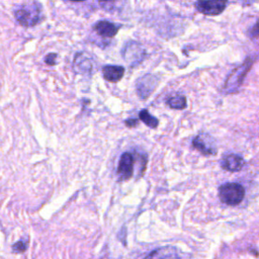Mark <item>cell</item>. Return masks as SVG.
I'll return each mask as SVG.
<instances>
[{
    "instance_id": "obj_12",
    "label": "cell",
    "mask_w": 259,
    "mask_h": 259,
    "mask_svg": "<svg viewBox=\"0 0 259 259\" xmlns=\"http://www.w3.org/2000/svg\"><path fill=\"white\" fill-rule=\"evenodd\" d=\"M74 68L81 73H90L92 70V64L89 58L83 56V54H77L74 60Z\"/></svg>"
},
{
    "instance_id": "obj_3",
    "label": "cell",
    "mask_w": 259,
    "mask_h": 259,
    "mask_svg": "<svg viewBox=\"0 0 259 259\" xmlns=\"http://www.w3.org/2000/svg\"><path fill=\"white\" fill-rule=\"evenodd\" d=\"M245 196V188L237 182H227L220 186L219 197L227 205H238Z\"/></svg>"
},
{
    "instance_id": "obj_15",
    "label": "cell",
    "mask_w": 259,
    "mask_h": 259,
    "mask_svg": "<svg viewBox=\"0 0 259 259\" xmlns=\"http://www.w3.org/2000/svg\"><path fill=\"white\" fill-rule=\"evenodd\" d=\"M57 57H58V55L55 54V53L48 54V55L45 57V62H46V64H48V65H50V66H54V65L56 64Z\"/></svg>"
},
{
    "instance_id": "obj_14",
    "label": "cell",
    "mask_w": 259,
    "mask_h": 259,
    "mask_svg": "<svg viewBox=\"0 0 259 259\" xmlns=\"http://www.w3.org/2000/svg\"><path fill=\"white\" fill-rule=\"evenodd\" d=\"M139 117L140 119L146 124L148 125L149 127H152V128H156L159 124V120L157 117L153 116L147 109H142L139 113Z\"/></svg>"
},
{
    "instance_id": "obj_9",
    "label": "cell",
    "mask_w": 259,
    "mask_h": 259,
    "mask_svg": "<svg viewBox=\"0 0 259 259\" xmlns=\"http://www.w3.org/2000/svg\"><path fill=\"white\" fill-rule=\"evenodd\" d=\"M245 165L244 159L236 154L226 155L221 161V167L230 172H238Z\"/></svg>"
},
{
    "instance_id": "obj_11",
    "label": "cell",
    "mask_w": 259,
    "mask_h": 259,
    "mask_svg": "<svg viewBox=\"0 0 259 259\" xmlns=\"http://www.w3.org/2000/svg\"><path fill=\"white\" fill-rule=\"evenodd\" d=\"M124 74V68L116 65H106L102 67L103 78L108 82L119 81Z\"/></svg>"
},
{
    "instance_id": "obj_7",
    "label": "cell",
    "mask_w": 259,
    "mask_h": 259,
    "mask_svg": "<svg viewBox=\"0 0 259 259\" xmlns=\"http://www.w3.org/2000/svg\"><path fill=\"white\" fill-rule=\"evenodd\" d=\"M159 83V78L152 74L142 76L137 80V93L142 99H147L155 90Z\"/></svg>"
},
{
    "instance_id": "obj_6",
    "label": "cell",
    "mask_w": 259,
    "mask_h": 259,
    "mask_svg": "<svg viewBox=\"0 0 259 259\" xmlns=\"http://www.w3.org/2000/svg\"><path fill=\"white\" fill-rule=\"evenodd\" d=\"M227 5L228 0H197L194 4L196 10L204 15H219Z\"/></svg>"
},
{
    "instance_id": "obj_8",
    "label": "cell",
    "mask_w": 259,
    "mask_h": 259,
    "mask_svg": "<svg viewBox=\"0 0 259 259\" xmlns=\"http://www.w3.org/2000/svg\"><path fill=\"white\" fill-rule=\"evenodd\" d=\"M134 165H135V158L132 153L124 152L118 161L117 165V176L120 180H127L132 178L134 174Z\"/></svg>"
},
{
    "instance_id": "obj_13",
    "label": "cell",
    "mask_w": 259,
    "mask_h": 259,
    "mask_svg": "<svg viewBox=\"0 0 259 259\" xmlns=\"http://www.w3.org/2000/svg\"><path fill=\"white\" fill-rule=\"evenodd\" d=\"M167 105L172 109H184L187 104L186 97L182 94H175L171 95L166 100Z\"/></svg>"
},
{
    "instance_id": "obj_18",
    "label": "cell",
    "mask_w": 259,
    "mask_h": 259,
    "mask_svg": "<svg viewBox=\"0 0 259 259\" xmlns=\"http://www.w3.org/2000/svg\"><path fill=\"white\" fill-rule=\"evenodd\" d=\"M73 2H82V1H85V0H71Z\"/></svg>"
},
{
    "instance_id": "obj_5",
    "label": "cell",
    "mask_w": 259,
    "mask_h": 259,
    "mask_svg": "<svg viewBox=\"0 0 259 259\" xmlns=\"http://www.w3.org/2000/svg\"><path fill=\"white\" fill-rule=\"evenodd\" d=\"M121 54L124 61L131 66H136L140 64L146 57L145 49L136 41H128L124 46Z\"/></svg>"
},
{
    "instance_id": "obj_17",
    "label": "cell",
    "mask_w": 259,
    "mask_h": 259,
    "mask_svg": "<svg viewBox=\"0 0 259 259\" xmlns=\"http://www.w3.org/2000/svg\"><path fill=\"white\" fill-rule=\"evenodd\" d=\"M124 123L128 127H135L138 124V119L137 118H127L124 120Z\"/></svg>"
},
{
    "instance_id": "obj_2",
    "label": "cell",
    "mask_w": 259,
    "mask_h": 259,
    "mask_svg": "<svg viewBox=\"0 0 259 259\" xmlns=\"http://www.w3.org/2000/svg\"><path fill=\"white\" fill-rule=\"evenodd\" d=\"M254 61H255V59L250 57L244 62V64L235 68L231 72V74L228 76V78L225 82V86H224V90L226 93L231 94V93H235L239 90L240 86L242 85V83L245 79V76L251 69Z\"/></svg>"
},
{
    "instance_id": "obj_19",
    "label": "cell",
    "mask_w": 259,
    "mask_h": 259,
    "mask_svg": "<svg viewBox=\"0 0 259 259\" xmlns=\"http://www.w3.org/2000/svg\"><path fill=\"white\" fill-rule=\"evenodd\" d=\"M100 1H112V0H100Z\"/></svg>"
},
{
    "instance_id": "obj_16",
    "label": "cell",
    "mask_w": 259,
    "mask_h": 259,
    "mask_svg": "<svg viewBox=\"0 0 259 259\" xmlns=\"http://www.w3.org/2000/svg\"><path fill=\"white\" fill-rule=\"evenodd\" d=\"M27 248V245L25 242H22V241H18L17 243H15L13 245V250L15 252H24Z\"/></svg>"
},
{
    "instance_id": "obj_4",
    "label": "cell",
    "mask_w": 259,
    "mask_h": 259,
    "mask_svg": "<svg viewBox=\"0 0 259 259\" xmlns=\"http://www.w3.org/2000/svg\"><path fill=\"white\" fill-rule=\"evenodd\" d=\"M192 147L205 156L215 155L218 153L214 139L210 135L205 133H200L193 138Z\"/></svg>"
},
{
    "instance_id": "obj_10",
    "label": "cell",
    "mask_w": 259,
    "mask_h": 259,
    "mask_svg": "<svg viewBox=\"0 0 259 259\" xmlns=\"http://www.w3.org/2000/svg\"><path fill=\"white\" fill-rule=\"evenodd\" d=\"M93 29L98 35L110 38L117 33L119 26L107 20H100L93 25Z\"/></svg>"
},
{
    "instance_id": "obj_1",
    "label": "cell",
    "mask_w": 259,
    "mask_h": 259,
    "mask_svg": "<svg viewBox=\"0 0 259 259\" xmlns=\"http://www.w3.org/2000/svg\"><path fill=\"white\" fill-rule=\"evenodd\" d=\"M14 16L20 25L31 27L42 20V7L37 2L23 4L14 11Z\"/></svg>"
}]
</instances>
